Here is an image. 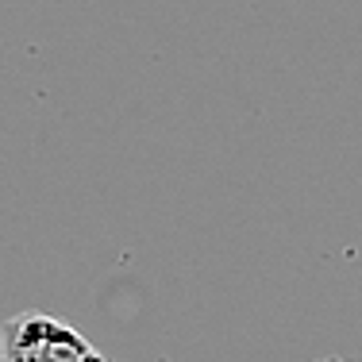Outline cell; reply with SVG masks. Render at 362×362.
<instances>
[{
	"instance_id": "1",
	"label": "cell",
	"mask_w": 362,
	"mask_h": 362,
	"mask_svg": "<svg viewBox=\"0 0 362 362\" xmlns=\"http://www.w3.org/2000/svg\"><path fill=\"white\" fill-rule=\"evenodd\" d=\"M0 362H112L74 324L28 308L0 327Z\"/></svg>"
},
{
	"instance_id": "2",
	"label": "cell",
	"mask_w": 362,
	"mask_h": 362,
	"mask_svg": "<svg viewBox=\"0 0 362 362\" xmlns=\"http://www.w3.org/2000/svg\"><path fill=\"white\" fill-rule=\"evenodd\" d=\"M316 362H347V358H316Z\"/></svg>"
}]
</instances>
